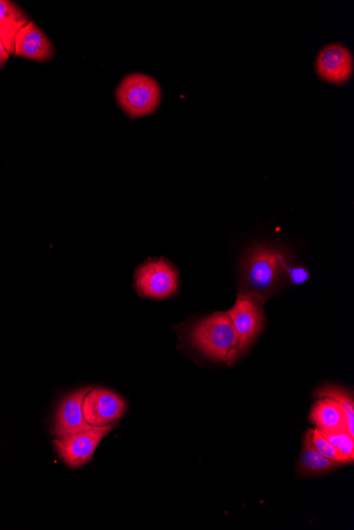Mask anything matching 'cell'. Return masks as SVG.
Wrapping results in <instances>:
<instances>
[{"mask_svg": "<svg viewBox=\"0 0 354 530\" xmlns=\"http://www.w3.org/2000/svg\"><path fill=\"white\" fill-rule=\"evenodd\" d=\"M10 58V54L7 51L5 45L0 41V67L4 66Z\"/></svg>", "mask_w": 354, "mask_h": 530, "instance_id": "ac0fdd59", "label": "cell"}, {"mask_svg": "<svg viewBox=\"0 0 354 530\" xmlns=\"http://www.w3.org/2000/svg\"><path fill=\"white\" fill-rule=\"evenodd\" d=\"M92 388H86L67 396L59 407L55 432L56 435L64 437L92 428L86 423L83 413V401Z\"/></svg>", "mask_w": 354, "mask_h": 530, "instance_id": "30bf717a", "label": "cell"}, {"mask_svg": "<svg viewBox=\"0 0 354 530\" xmlns=\"http://www.w3.org/2000/svg\"><path fill=\"white\" fill-rule=\"evenodd\" d=\"M53 46L46 34L32 21L15 36L14 54L17 57L46 62L53 56Z\"/></svg>", "mask_w": 354, "mask_h": 530, "instance_id": "9c48e42d", "label": "cell"}, {"mask_svg": "<svg viewBox=\"0 0 354 530\" xmlns=\"http://www.w3.org/2000/svg\"><path fill=\"white\" fill-rule=\"evenodd\" d=\"M135 286L140 296L166 299L179 288V272L166 260H151L137 269Z\"/></svg>", "mask_w": 354, "mask_h": 530, "instance_id": "277c9868", "label": "cell"}, {"mask_svg": "<svg viewBox=\"0 0 354 530\" xmlns=\"http://www.w3.org/2000/svg\"><path fill=\"white\" fill-rule=\"evenodd\" d=\"M191 338L205 356L232 363L242 352L240 338L228 313H216L194 324Z\"/></svg>", "mask_w": 354, "mask_h": 530, "instance_id": "6da1fadb", "label": "cell"}, {"mask_svg": "<svg viewBox=\"0 0 354 530\" xmlns=\"http://www.w3.org/2000/svg\"><path fill=\"white\" fill-rule=\"evenodd\" d=\"M309 432L313 447L322 455H324L325 458L341 465L351 464L342 453L336 450L327 441V438L323 435L321 431H318L317 429H309Z\"/></svg>", "mask_w": 354, "mask_h": 530, "instance_id": "9a60e30c", "label": "cell"}, {"mask_svg": "<svg viewBox=\"0 0 354 530\" xmlns=\"http://www.w3.org/2000/svg\"><path fill=\"white\" fill-rule=\"evenodd\" d=\"M311 423L315 429L329 434L347 431V417L342 407L334 399L320 397L310 413Z\"/></svg>", "mask_w": 354, "mask_h": 530, "instance_id": "8fae6325", "label": "cell"}, {"mask_svg": "<svg viewBox=\"0 0 354 530\" xmlns=\"http://www.w3.org/2000/svg\"><path fill=\"white\" fill-rule=\"evenodd\" d=\"M316 70L318 75L328 82L335 84L344 83L352 75V54L343 45H328L318 54Z\"/></svg>", "mask_w": 354, "mask_h": 530, "instance_id": "ba28073f", "label": "cell"}, {"mask_svg": "<svg viewBox=\"0 0 354 530\" xmlns=\"http://www.w3.org/2000/svg\"><path fill=\"white\" fill-rule=\"evenodd\" d=\"M118 423L105 427H92L90 429L58 438L55 442L61 459L69 467L77 468L93 459V456L102 442Z\"/></svg>", "mask_w": 354, "mask_h": 530, "instance_id": "5b68a950", "label": "cell"}, {"mask_svg": "<svg viewBox=\"0 0 354 530\" xmlns=\"http://www.w3.org/2000/svg\"><path fill=\"white\" fill-rule=\"evenodd\" d=\"M317 397L334 399L344 410L347 417V431L354 437V401L352 394L338 386H326L316 392Z\"/></svg>", "mask_w": 354, "mask_h": 530, "instance_id": "5bb4252c", "label": "cell"}, {"mask_svg": "<svg viewBox=\"0 0 354 530\" xmlns=\"http://www.w3.org/2000/svg\"><path fill=\"white\" fill-rule=\"evenodd\" d=\"M116 98L130 117L140 118L156 111L162 101V89L152 77L144 73H132L119 84Z\"/></svg>", "mask_w": 354, "mask_h": 530, "instance_id": "3957f363", "label": "cell"}, {"mask_svg": "<svg viewBox=\"0 0 354 530\" xmlns=\"http://www.w3.org/2000/svg\"><path fill=\"white\" fill-rule=\"evenodd\" d=\"M261 303L239 294L237 301L228 315L240 338L242 351L260 334L264 322V312Z\"/></svg>", "mask_w": 354, "mask_h": 530, "instance_id": "52a82bcc", "label": "cell"}, {"mask_svg": "<svg viewBox=\"0 0 354 530\" xmlns=\"http://www.w3.org/2000/svg\"><path fill=\"white\" fill-rule=\"evenodd\" d=\"M323 435L327 441L352 464L354 461V437L348 431H340Z\"/></svg>", "mask_w": 354, "mask_h": 530, "instance_id": "2e32d148", "label": "cell"}, {"mask_svg": "<svg viewBox=\"0 0 354 530\" xmlns=\"http://www.w3.org/2000/svg\"><path fill=\"white\" fill-rule=\"evenodd\" d=\"M127 411V402L113 391L97 388L88 392L83 401V413L88 425L105 427L118 423Z\"/></svg>", "mask_w": 354, "mask_h": 530, "instance_id": "8992f818", "label": "cell"}, {"mask_svg": "<svg viewBox=\"0 0 354 530\" xmlns=\"http://www.w3.org/2000/svg\"><path fill=\"white\" fill-rule=\"evenodd\" d=\"M280 265L282 270L288 274L291 283L294 285L306 283L310 278L308 270L303 267H291L283 258L281 259Z\"/></svg>", "mask_w": 354, "mask_h": 530, "instance_id": "e0dca14e", "label": "cell"}, {"mask_svg": "<svg viewBox=\"0 0 354 530\" xmlns=\"http://www.w3.org/2000/svg\"><path fill=\"white\" fill-rule=\"evenodd\" d=\"M283 255L272 248L258 246L247 255L243 268L242 295L263 304L279 285Z\"/></svg>", "mask_w": 354, "mask_h": 530, "instance_id": "7a4b0ae2", "label": "cell"}, {"mask_svg": "<svg viewBox=\"0 0 354 530\" xmlns=\"http://www.w3.org/2000/svg\"><path fill=\"white\" fill-rule=\"evenodd\" d=\"M342 466L339 463L331 461L325 458L320 452H318L311 443L310 432L308 430L302 449V454L298 461L297 470L299 475L303 477H315V475H321L335 470Z\"/></svg>", "mask_w": 354, "mask_h": 530, "instance_id": "4fadbf2b", "label": "cell"}, {"mask_svg": "<svg viewBox=\"0 0 354 530\" xmlns=\"http://www.w3.org/2000/svg\"><path fill=\"white\" fill-rule=\"evenodd\" d=\"M30 21L27 15L14 3L0 0V41L7 51L14 54L15 36Z\"/></svg>", "mask_w": 354, "mask_h": 530, "instance_id": "7c38bea8", "label": "cell"}]
</instances>
